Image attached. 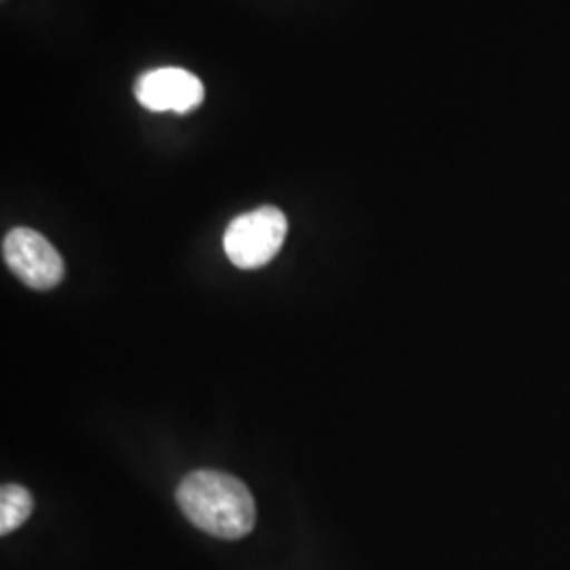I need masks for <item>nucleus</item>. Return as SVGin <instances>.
<instances>
[{"instance_id": "3", "label": "nucleus", "mask_w": 570, "mask_h": 570, "mask_svg": "<svg viewBox=\"0 0 570 570\" xmlns=\"http://www.w3.org/2000/svg\"><path fill=\"white\" fill-rule=\"evenodd\" d=\"M2 258L32 289H51L63 279L60 252L32 228H13L2 242Z\"/></svg>"}, {"instance_id": "4", "label": "nucleus", "mask_w": 570, "mask_h": 570, "mask_svg": "<svg viewBox=\"0 0 570 570\" xmlns=\"http://www.w3.org/2000/svg\"><path fill=\"white\" fill-rule=\"evenodd\" d=\"M134 91L136 100L150 112L188 115L199 108L205 98L204 82L176 66L146 72L136 82Z\"/></svg>"}, {"instance_id": "2", "label": "nucleus", "mask_w": 570, "mask_h": 570, "mask_svg": "<svg viewBox=\"0 0 570 570\" xmlns=\"http://www.w3.org/2000/svg\"><path fill=\"white\" fill-rule=\"evenodd\" d=\"M287 235L284 212L263 205L254 212L237 216L225 233L228 261L244 271L268 265L282 249Z\"/></svg>"}, {"instance_id": "1", "label": "nucleus", "mask_w": 570, "mask_h": 570, "mask_svg": "<svg viewBox=\"0 0 570 570\" xmlns=\"http://www.w3.org/2000/svg\"><path fill=\"white\" fill-rule=\"evenodd\" d=\"M184 515L207 534L242 539L256 522V503L242 480L220 471H193L176 490Z\"/></svg>"}, {"instance_id": "5", "label": "nucleus", "mask_w": 570, "mask_h": 570, "mask_svg": "<svg viewBox=\"0 0 570 570\" xmlns=\"http://www.w3.org/2000/svg\"><path fill=\"white\" fill-rule=\"evenodd\" d=\"M32 497L18 484H4L0 490V532L9 534L30 518L32 513Z\"/></svg>"}]
</instances>
